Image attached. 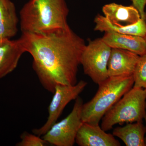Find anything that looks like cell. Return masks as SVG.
I'll return each mask as SVG.
<instances>
[{
  "label": "cell",
  "mask_w": 146,
  "mask_h": 146,
  "mask_svg": "<svg viewBox=\"0 0 146 146\" xmlns=\"http://www.w3.org/2000/svg\"><path fill=\"white\" fill-rule=\"evenodd\" d=\"M146 89L133 87L104 115L102 128L107 131L115 125L142 121L146 115Z\"/></svg>",
  "instance_id": "obj_4"
},
{
  "label": "cell",
  "mask_w": 146,
  "mask_h": 146,
  "mask_svg": "<svg viewBox=\"0 0 146 146\" xmlns=\"http://www.w3.org/2000/svg\"><path fill=\"white\" fill-rule=\"evenodd\" d=\"M95 31L101 32H114L121 34L130 35L144 37L146 34V21L141 18L136 23L117 26L110 23L104 16L98 15L94 20Z\"/></svg>",
  "instance_id": "obj_15"
},
{
  "label": "cell",
  "mask_w": 146,
  "mask_h": 146,
  "mask_svg": "<svg viewBox=\"0 0 146 146\" xmlns=\"http://www.w3.org/2000/svg\"><path fill=\"white\" fill-rule=\"evenodd\" d=\"M102 39L112 48L127 50L139 56L146 53V43L142 36L109 31L105 32Z\"/></svg>",
  "instance_id": "obj_11"
},
{
  "label": "cell",
  "mask_w": 146,
  "mask_h": 146,
  "mask_svg": "<svg viewBox=\"0 0 146 146\" xmlns=\"http://www.w3.org/2000/svg\"><path fill=\"white\" fill-rule=\"evenodd\" d=\"M140 56L127 50L112 48L108 64V76L133 75Z\"/></svg>",
  "instance_id": "obj_9"
},
{
  "label": "cell",
  "mask_w": 146,
  "mask_h": 146,
  "mask_svg": "<svg viewBox=\"0 0 146 146\" xmlns=\"http://www.w3.org/2000/svg\"><path fill=\"white\" fill-rule=\"evenodd\" d=\"M65 0H29L20 11L22 33H42L67 28Z\"/></svg>",
  "instance_id": "obj_2"
},
{
  "label": "cell",
  "mask_w": 146,
  "mask_h": 146,
  "mask_svg": "<svg viewBox=\"0 0 146 146\" xmlns=\"http://www.w3.org/2000/svg\"><path fill=\"white\" fill-rule=\"evenodd\" d=\"M133 84V75L109 77L100 83L94 98L83 104L82 122L99 124L106 113L132 88Z\"/></svg>",
  "instance_id": "obj_3"
},
{
  "label": "cell",
  "mask_w": 146,
  "mask_h": 146,
  "mask_svg": "<svg viewBox=\"0 0 146 146\" xmlns=\"http://www.w3.org/2000/svg\"><path fill=\"white\" fill-rule=\"evenodd\" d=\"M19 19L11 0H0V40L11 39L17 34Z\"/></svg>",
  "instance_id": "obj_13"
},
{
  "label": "cell",
  "mask_w": 146,
  "mask_h": 146,
  "mask_svg": "<svg viewBox=\"0 0 146 146\" xmlns=\"http://www.w3.org/2000/svg\"><path fill=\"white\" fill-rule=\"evenodd\" d=\"M40 136L27 131H24L21 136V141L16 144L17 146H47L50 145L48 143Z\"/></svg>",
  "instance_id": "obj_17"
},
{
  "label": "cell",
  "mask_w": 146,
  "mask_h": 146,
  "mask_svg": "<svg viewBox=\"0 0 146 146\" xmlns=\"http://www.w3.org/2000/svg\"><path fill=\"white\" fill-rule=\"evenodd\" d=\"M25 52L20 38L0 40V79L15 70L22 55Z\"/></svg>",
  "instance_id": "obj_10"
},
{
  "label": "cell",
  "mask_w": 146,
  "mask_h": 146,
  "mask_svg": "<svg viewBox=\"0 0 146 146\" xmlns=\"http://www.w3.org/2000/svg\"><path fill=\"white\" fill-rule=\"evenodd\" d=\"M20 38L33 58V68L46 90L53 94L57 84L77 83L80 56L86 44L70 27L50 32L22 33Z\"/></svg>",
  "instance_id": "obj_1"
},
{
  "label": "cell",
  "mask_w": 146,
  "mask_h": 146,
  "mask_svg": "<svg viewBox=\"0 0 146 146\" xmlns=\"http://www.w3.org/2000/svg\"><path fill=\"white\" fill-rule=\"evenodd\" d=\"M145 121H146V115H145Z\"/></svg>",
  "instance_id": "obj_20"
},
{
  "label": "cell",
  "mask_w": 146,
  "mask_h": 146,
  "mask_svg": "<svg viewBox=\"0 0 146 146\" xmlns=\"http://www.w3.org/2000/svg\"><path fill=\"white\" fill-rule=\"evenodd\" d=\"M145 126L142 121L127 123L123 127L113 129L112 134L120 138L127 146H146L145 134Z\"/></svg>",
  "instance_id": "obj_14"
},
{
  "label": "cell",
  "mask_w": 146,
  "mask_h": 146,
  "mask_svg": "<svg viewBox=\"0 0 146 146\" xmlns=\"http://www.w3.org/2000/svg\"><path fill=\"white\" fill-rule=\"evenodd\" d=\"M83 104L82 99L78 97L70 114L60 121L55 123L42 138L51 145H74L77 133L83 123L82 112Z\"/></svg>",
  "instance_id": "obj_6"
},
{
  "label": "cell",
  "mask_w": 146,
  "mask_h": 146,
  "mask_svg": "<svg viewBox=\"0 0 146 146\" xmlns=\"http://www.w3.org/2000/svg\"><path fill=\"white\" fill-rule=\"evenodd\" d=\"M132 5L137 9L141 15V18L146 21V13L145 11L146 0H131Z\"/></svg>",
  "instance_id": "obj_18"
},
{
  "label": "cell",
  "mask_w": 146,
  "mask_h": 146,
  "mask_svg": "<svg viewBox=\"0 0 146 146\" xmlns=\"http://www.w3.org/2000/svg\"><path fill=\"white\" fill-rule=\"evenodd\" d=\"M145 145L146 146V137L145 138Z\"/></svg>",
  "instance_id": "obj_21"
},
{
  "label": "cell",
  "mask_w": 146,
  "mask_h": 146,
  "mask_svg": "<svg viewBox=\"0 0 146 146\" xmlns=\"http://www.w3.org/2000/svg\"><path fill=\"white\" fill-rule=\"evenodd\" d=\"M144 39H145V41L146 43V34L145 36H144Z\"/></svg>",
  "instance_id": "obj_19"
},
{
  "label": "cell",
  "mask_w": 146,
  "mask_h": 146,
  "mask_svg": "<svg viewBox=\"0 0 146 146\" xmlns=\"http://www.w3.org/2000/svg\"><path fill=\"white\" fill-rule=\"evenodd\" d=\"M76 143L80 146H120L113 134L106 133L99 124L82 123L77 133Z\"/></svg>",
  "instance_id": "obj_8"
},
{
  "label": "cell",
  "mask_w": 146,
  "mask_h": 146,
  "mask_svg": "<svg viewBox=\"0 0 146 146\" xmlns=\"http://www.w3.org/2000/svg\"><path fill=\"white\" fill-rule=\"evenodd\" d=\"M111 50L100 38L90 41L82 52L80 64L84 72L98 85L109 77L108 64Z\"/></svg>",
  "instance_id": "obj_5"
},
{
  "label": "cell",
  "mask_w": 146,
  "mask_h": 146,
  "mask_svg": "<svg viewBox=\"0 0 146 146\" xmlns=\"http://www.w3.org/2000/svg\"><path fill=\"white\" fill-rule=\"evenodd\" d=\"M102 11L107 20L117 26L132 25L141 18L139 11L133 5L124 6L111 3L105 5Z\"/></svg>",
  "instance_id": "obj_12"
},
{
  "label": "cell",
  "mask_w": 146,
  "mask_h": 146,
  "mask_svg": "<svg viewBox=\"0 0 146 146\" xmlns=\"http://www.w3.org/2000/svg\"><path fill=\"white\" fill-rule=\"evenodd\" d=\"M87 84L86 82L82 80L74 85L57 84L48 108V116L46 121L41 127L33 129V133L39 136L44 135L50 128L57 122L67 105L79 97Z\"/></svg>",
  "instance_id": "obj_7"
},
{
  "label": "cell",
  "mask_w": 146,
  "mask_h": 146,
  "mask_svg": "<svg viewBox=\"0 0 146 146\" xmlns=\"http://www.w3.org/2000/svg\"><path fill=\"white\" fill-rule=\"evenodd\" d=\"M133 76V87L146 89V53L140 56Z\"/></svg>",
  "instance_id": "obj_16"
}]
</instances>
